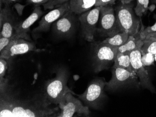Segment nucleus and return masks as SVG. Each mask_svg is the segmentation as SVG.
I'll use <instances>...</instances> for the list:
<instances>
[{
	"mask_svg": "<svg viewBox=\"0 0 156 117\" xmlns=\"http://www.w3.org/2000/svg\"><path fill=\"white\" fill-rule=\"evenodd\" d=\"M19 0H1V6L2 5V3L5 5H9L11 3L18 1Z\"/></svg>",
	"mask_w": 156,
	"mask_h": 117,
	"instance_id": "c756f323",
	"label": "nucleus"
},
{
	"mask_svg": "<svg viewBox=\"0 0 156 117\" xmlns=\"http://www.w3.org/2000/svg\"><path fill=\"white\" fill-rule=\"evenodd\" d=\"M43 98L41 100H21L14 97L9 87L1 93L0 117H55L59 107H51Z\"/></svg>",
	"mask_w": 156,
	"mask_h": 117,
	"instance_id": "f257e3e1",
	"label": "nucleus"
},
{
	"mask_svg": "<svg viewBox=\"0 0 156 117\" xmlns=\"http://www.w3.org/2000/svg\"><path fill=\"white\" fill-rule=\"evenodd\" d=\"M144 45L143 40L140 38L139 32L135 36H129L127 42L120 47H117L118 53H127L142 48Z\"/></svg>",
	"mask_w": 156,
	"mask_h": 117,
	"instance_id": "f3484780",
	"label": "nucleus"
},
{
	"mask_svg": "<svg viewBox=\"0 0 156 117\" xmlns=\"http://www.w3.org/2000/svg\"><path fill=\"white\" fill-rule=\"evenodd\" d=\"M97 32L103 37H110L120 32L115 9L112 6L101 7Z\"/></svg>",
	"mask_w": 156,
	"mask_h": 117,
	"instance_id": "0eeeda50",
	"label": "nucleus"
},
{
	"mask_svg": "<svg viewBox=\"0 0 156 117\" xmlns=\"http://www.w3.org/2000/svg\"><path fill=\"white\" fill-rule=\"evenodd\" d=\"M34 43L24 38L14 39L1 52L0 57L9 60L17 55L26 54L30 51H38Z\"/></svg>",
	"mask_w": 156,
	"mask_h": 117,
	"instance_id": "9b49d317",
	"label": "nucleus"
},
{
	"mask_svg": "<svg viewBox=\"0 0 156 117\" xmlns=\"http://www.w3.org/2000/svg\"><path fill=\"white\" fill-rule=\"evenodd\" d=\"M97 0H70V10L76 15L82 14L95 6Z\"/></svg>",
	"mask_w": 156,
	"mask_h": 117,
	"instance_id": "dca6fc26",
	"label": "nucleus"
},
{
	"mask_svg": "<svg viewBox=\"0 0 156 117\" xmlns=\"http://www.w3.org/2000/svg\"><path fill=\"white\" fill-rule=\"evenodd\" d=\"M93 67L95 73L110 68L114 63L117 56V47H114L101 42L93 41L91 44Z\"/></svg>",
	"mask_w": 156,
	"mask_h": 117,
	"instance_id": "7ed1b4c3",
	"label": "nucleus"
},
{
	"mask_svg": "<svg viewBox=\"0 0 156 117\" xmlns=\"http://www.w3.org/2000/svg\"><path fill=\"white\" fill-rule=\"evenodd\" d=\"M69 10H70L69 2H66L54 9L42 17L38 23V26L33 29L32 32L37 34L49 31L51 25Z\"/></svg>",
	"mask_w": 156,
	"mask_h": 117,
	"instance_id": "ddd939ff",
	"label": "nucleus"
},
{
	"mask_svg": "<svg viewBox=\"0 0 156 117\" xmlns=\"http://www.w3.org/2000/svg\"><path fill=\"white\" fill-rule=\"evenodd\" d=\"M129 36L127 32H119L113 36L107 37L102 42L112 47H120L127 42Z\"/></svg>",
	"mask_w": 156,
	"mask_h": 117,
	"instance_id": "6ab92c4d",
	"label": "nucleus"
},
{
	"mask_svg": "<svg viewBox=\"0 0 156 117\" xmlns=\"http://www.w3.org/2000/svg\"><path fill=\"white\" fill-rule=\"evenodd\" d=\"M68 1H70V0H50L47 3L44 4V8L45 10L54 9Z\"/></svg>",
	"mask_w": 156,
	"mask_h": 117,
	"instance_id": "5701e85b",
	"label": "nucleus"
},
{
	"mask_svg": "<svg viewBox=\"0 0 156 117\" xmlns=\"http://www.w3.org/2000/svg\"><path fill=\"white\" fill-rule=\"evenodd\" d=\"M155 32H156V22L152 26H148L146 29H141V31H139V36L140 38L144 40L148 34Z\"/></svg>",
	"mask_w": 156,
	"mask_h": 117,
	"instance_id": "393cba45",
	"label": "nucleus"
},
{
	"mask_svg": "<svg viewBox=\"0 0 156 117\" xmlns=\"http://www.w3.org/2000/svg\"><path fill=\"white\" fill-rule=\"evenodd\" d=\"M116 0H97L94 7H105L115 4Z\"/></svg>",
	"mask_w": 156,
	"mask_h": 117,
	"instance_id": "bb28decb",
	"label": "nucleus"
},
{
	"mask_svg": "<svg viewBox=\"0 0 156 117\" xmlns=\"http://www.w3.org/2000/svg\"><path fill=\"white\" fill-rule=\"evenodd\" d=\"M25 7H26V5H23L20 3H16L14 6V8L16 9V11L19 15H22L23 12V9Z\"/></svg>",
	"mask_w": 156,
	"mask_h": 117,
	"instance_id": "c85d7f7f",
	"label": "nucleus"
},
{
	"mask_svg": "<svg viewBox=\"0 0 156 117\" xmlns=\"http://www.w3.org/2000/svg\"><path fill=\"white\" fill-rule=\"evenodd\" d=\"M68 74L64 68L58 71L54 78L47 81L44 86V97L51 104L58 105L67 93L76 95L67 85Z\"/></svg>",
	"mask_w": 156,
	"mask_h": 117,
	"instance_id": "f03ea898",
	"label": "nucleus"
},
{
	"mask_svg": "<svg viewBox=\"0 0 156 117\" xmlns=\"http://www.w3.org/2000/svg\"><path fill=\"white\" fill-rule=\"evenodd\" d=\"M101 9V7H95L93 9L80 14L79 17L82 36L88 42L94 41Z\"/></svg>",
	"mask_w": 156,
	"mask_h": 117,
	"instance_id": "1a4fd4ad",
	"label": "nucleus"
},
{
	"mask_svg": "<svg viewBox=\"0 0 156 117\" xmlns=\"http://www.w3.org/2000/svg\"><path fill=\"white\" fill-rule=\"evenodd\" d=\"M40 6L35 7L32 13L29 17L22 22L17 23L15 27V32L13 36L16 39L24 38L26 40H30L28 33L30 27L43 15Z\"/></svg>",
	"mask_w": 156,
	"mask_h": 117,
	"instance_id": "4468645a",
	"label": "nucleus"
},
{
	"mask_svg": "<svg viewBox=\"0 0 156 117\" xmlns=\"http://www.w3.org/2000/svg\"><path fill=\"white\" fill-rule=\"evenodd\" d=\"M133 1H135V0H121V2L123 4H127V3H130Z\"/></svg>",
	"mask_w": 156,
	"mask_h": 117,
	"instance_id": "2f4dec72",
	"label": "nucleus"
},
{
	"mask_svg": "<svg viewBox=\"0 0 156 117\" xmlns=\"http://www.w3.org/2000/svg\"><path fill=\"white\" fill-rule=\"evenodd\" d=\"M151 2L152 4H156V0H151Z\"/></svg>",
	"mask_w": 156,
	"mask_h": 117,
	"instance_id": "473e14b6",
	"label": "nucleus"
},
{
	"mask_svg": "<svg viewBox=\"0 0 156 117\" xmlns=\"http://www.w3.org/2000/svg\"><path fill=\"white\" fill-rule=\"evenodd\" d=\"M58 106L60 109V113H58L55 117L88 116L91 113L89 107L83 105L81 100L76 98L71 92L66 95Z\"/></svg>",
	"mask_w": 156,
	"mask_h": 117,
	"instance_id": "6e6552de",
	"label": "nucleus"
},
{
	"mask_svg": "<svg viewBox=\"0 0 156 117\" xmlns=\"http://www.w3.org/2000/svg\"><path fill=\"white\" fill-rule=\"evenodd\" d=\"M106 84L107 82L104 77L94 78L89 83L82 94L76 95L89 108L99 109L106 97L105 93Z\"/></svg>",
	"mask_w": 156,
	"mask_h": 117,
	"instance_id": "39448f33",
	"label": "nucleus"
},
{
	"mask_svg": "<svg viewBox=\"0 0 156 117\" xmlns=\"http://www.w3.org/2000/svg\"><path fill=\"white\" fill-rule=\"evenodd\" d=\"M144 45L141 48L142 55L150 53L156 54V40L151 39H144L143 40Z\"/></svg>",
	"mask_w": 156,
	"mask_h": 117,
	"instance_id": "412c9836",
	"label": "nucleus"
},
{
	"mask_svg": "<svg viewBox=\"0 0 156 117\" xmlns=\"http://www.w3.org/2000/svg\"><path fill=\"white\" fill-rule=\"evenodd\" d=\"M49 1L50 0H26V2L28 4H33L35 7H36L41 5H43Z\"/></svg>",
	"mask_w": 156,
	"mask_h": 117,
	"instance_id": "cd10ccee",
	"label": "nucleus"
},
{
	"mask_svg": "<svg viewBox=\"0 0 156 117\" xmlns=\"http://www.w3.org/2000/svg\"><path fill=\"white\" fill-rule=\"evenodd\" d=\"M151 39L153 40H156V32L150 33L146 36L144 39Z\"/></svg>",
	"mask_w": 156,
	"mask_h": 117,
	"instance_id": "7c9ffc66",
	"label": "nucleus"
},
{
	"mask_svg": "<svg viewBox=\"0 0 156 117\" xmlns=\"http://www.w3.org/2000/svg\"><path fill=\"white\" fill-rule=\"evenodd\" d=\"M7 59L1 58L0 59V90L4 91L9 87L8 80L4 78L7 69L8 63Z\"/></svg>",
	"mask_w": 156,
	"mask_h": 117,
	"instance_id": "aec40b11",
	"label": "nucleus"
},
{
	"mask_svg": "<svg viewBox=\"0 0 156 117\" xmlns=\"http://www.w3.org/2000/svg\"><path fill=\"white\" fill-rule=\"evenodd\" d=\"M154 57H155V60L156 61V54L154 55Z\"/></svg>",
	"mask_w": 156,
	"mask_h": 117,
	"instance_id": "72a5a7b5",
	"label": "nucleus"
},
{
	"mask_svg": "<svg viewBox=\"0 0 156 117\" xmlns=\"http://www.w3.org/2000/svg\"><path fill=\"white\" fill-rule=\"evenodd\" d=\"M113 66L127 70L132 73H135L131 65L130 52L117 53Z\"/></svg>",
	"mask_w": 156,
	"mask_h": 117,
	"instance_id": "a211bd4d",
	"label": "nucleus"
},
{
	"mask_svg": "<svg viewBox=\"0 0 156 117\" xmlns=\"http://www.w3.org/2000/svg\"><path fill=\"white\" fill-rule=\"evenodd\" d=\"M155 60L154 55L151 53H147L142 55L141 62L144 66H149L153 64Z\"/></svg>",
	"mask_w": 156,
	"mask_h": 117,
	"instance_id": "b1692460",
	"label": "nucleus"
},
{
	"mask_svg": "<svg viewBox=\"0 0 156 117\" xmlns=\"http://www.w3.org/2000/svg\"><path fill=\"white\" fill-rule=\"evenodd\" d=\"M150 0H136V5L134 11L137 16L141 17L146 14L148 9Z\"/></svg>",
	"mask_w": 156,
	"mask_h": 117,
	"instance_id": "4be33fe9",
	"label": "nucleus"
},
{
	"mask_svg": "<svg viewBox=\"0 0 156 117\" xmlns=\"http://www.w3.org/2000/svg\"><path fill=\"white\" fill-rule=\"evenodd\" d=\"M14 36L11 37H5L3 36H0V52L2 51L7 47L12 40L15 39Z\"/></svg>",
	"mask_w": 156,
	"mask_h": 117,
	"instance_id": "a878e982",
	"label": "nucleus"
},
{
	"mask_svg": "<svg viewBox=\"0 0 156 117\" xmlns=\"http://www.w3.org/2000/svg\"><path fill=\"white\" fill-rule=\"evenodd\" d=\"M132 2L118 4L115 9L120 32H126L135 36L139 32L140 22L134 11Z\"/></svg>",
	"mask_w": 156,
	"mask_h": 117,
	"instance_id": "20e7f679",
	"label": "nucleus"
},
{
	"mask_svg": "<svg viewBox=\"0 0 156 117\" xmlns=\"http://www.w3.org/2000/svg\"><path fill=\"white\" fill-rule=\"evenodd\" d=\"M141 48H137L130 52L131 65L138 77L140 86L147 89L152 93H156V90L151 81L149 75L141 62Z\"/></svg>",
	"mask_w": 156,
	"mask_h": 117,
	"instance_id": "9d476101",
	"label": "nucleus"
},
{
	"mask_svg": "<svg viewBox=\"0 0 156 117\" xmlns=\"http://www.w3.org/2000/svg\"><path fill=\"white\" fill-rule=\"evenodd\" d=\"M74 14L69 10L52 24V29L55 35L61 38H69L73 35L76 27Z\"/></svg>",
	"mask_w": 156,
	"mask_h": 117,
	"instance_id": "f8f14e48",
	"label": "nucleus"
},
{
	"mask_svg": "<svg viewBox=\"0 0 156 117\" xmlns=\"http://www.w3.org/2000/svg\"><path fill=\"white\" fill-rule=\"evenodd\" d=\"M17 24L9 5H5L0 11L1 36L11 37L15 32V27Z\"/></svg>",
	"mask_w": 156,
	"mask_h": 117,
	"instance_id": "2eb2a0df",
	"label": "nucleus"
},
{
	"mask_svg": "<svg viewBox=\"0 0 156 117\" xmlns=\"http://www.w3.org/2000/svg\"><path fill=\"white\" fill-rule=\"evenodd\" d=\"M140 86L139 79L136 73H132L127 70L113 66L112 77L107 82L105 89L106 90H117L126 87Z\"/></svg>",
	"mask_w": 156,
	"mask_h": 117,
	"instance_id": "423d86ee",
	"label": "nucleus"
}]
</instances>
